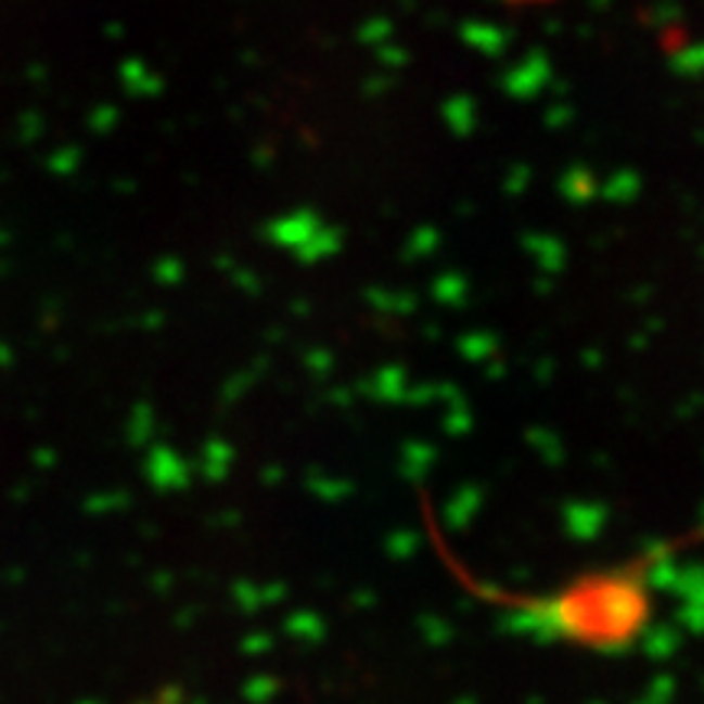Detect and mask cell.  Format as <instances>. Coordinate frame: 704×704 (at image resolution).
Here are the masks:
<instances>
[{"label": "cell", "instance_id": "cell-1", "mask_svg": "<svg viewBox=\"0 0 704 704\" xmlns=\"http://www.w3.org/2000/svg\"><path fill=\"white\" fill-rule=\"evenodd\" d=\"M525 629L590 652H623L652 623L649 564H616L574 574L548 593L512 600Z\"/></svg>", "mask_w": 704, "mask_h": 704}]
</instances>
